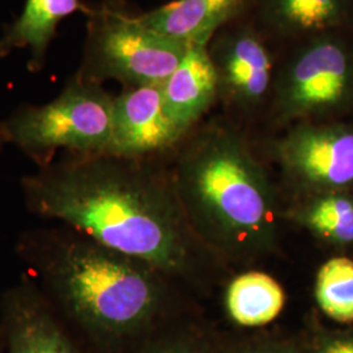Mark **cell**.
<instances>
[{
    "label": "cell",
    "mask_w": 353,
    "mask_h": 353,
    "mask_svg": "<svg viewBox=\"0 0 353 353\" xmlns=\"http://www.w3.org/2000/svg\"><path fill=\"white\" fill-rule=\"evenodd\" d=\"M252 20L279 50L326 33H353V0H256Z\"/></svg>",
    "instance_id": "11"
},
{
    "label": "cell",
    "mask_w": 353,
    "mask_h": 353,
    "mask_svg": "<svg viewBox=\"0 0 353 353\" xmlns=\"http://www.w3.org/2000/svg\"><path fill=\"white\" fill-rule=\"evenodd\" d=\"M32 214L152 265L183 274L190 225L176 190L141 160L109 153L68 154L21 181Z\"/></svg>",
    "instance_id": "1"
},
{
    "label": "cell",
    "mask_w": 353,
    "mask_h": 353,
    "mask_svg": "<svg viewBox=\"0 0 353 353\" xmlns=\"http://www.w3.org/2000/svg\"><path fill=\"white\" fill-rule=\"evenodd\" d=\"M285 303L281 285L270 275L250 271L234 279L227 292V309L232 319L245 327L272 322Z\"/></svg>",
    "instance_id": "15"
},
{
    "label": "cell",
    "mask_w": 353,
    "mask_h": 353,
    "mask_svg": "<svg viewBox=\"0 0 353 353\" xmlns=\"http://www.w3.org/2000/svg\"><path fill=\"white\" fill-rule=\"evenodd\" d=\"M316 300L328 318L341 323L353 322V259L336 256L319 268Z\"/></svg>",
    "instance_id": "17"
},
{
    "label": "cell",
    "mask_w": 353,
    "mask_h": 353,
    "mask_svg": "<svg viewBox=\"0 0 353 353\" xmlns=\"http://www.w3.org/2000/svg\"><path fill=\"white\" fill-rule=\"evenodd\" d=\"M89 8L84 0H26L21 14L0 36V58L17 49H28V70L41 72L62 20L76 12L88 14Z\"/></svg>",
    "instance_id": "14"
},
{
    "label": "cell",
    "mask_w": 353,
    "mask_h": 353,
    "mask_svg": "<svg viewBox=\"0 0 353 353\" xmlns=\"http://www.w3.org/2000/svg\"><path fill=\"white\" fill-rule=\"evenodd\" d=\"M161 89L166 112L176 126L188 132L219 99L217 77L208 43L190 45Z\"/></svg>",
    "instance_id": "13"
},
{
    "label": "cell",
    "mask_w": 353,
    "mask_h": 353,
    "mask_svg": "<svg viewBox=\"0 0 353 353\" xmlns=\"http://www.w3.org/2000/svg\"><path fill=\"white\" fill-rule=\"evenodd\" d=\"M310 353H353V331L323 336Z\"/></svg>",
    "instance_id": "19"
},
{
    "label": "cell",
    "mask_w": 353,
    "mask_h": 353,
    "mask_svg": "<svg viewBox=\"0 0 353 353\" xmlns=\"http://www.w3.org/2000/svg\"><path fill=\"white\" fill-rule=\"evenodd\" d=\"M271 110L281 123L353 113V33L306 38L280 51Z\"/></svg>",
    "instance_id": "6"
},
{
    "label": "cell",
    "mask_w": 353,
    "mask_h": 353,
    "mask_svg": "<svg viewBox=\"0 0 353 353\" xmlns=\"http://www.w3.org/2000/svg\"><path fill=\"white\" fill-rule=\"evenodd\" d=\"M0 353H6V347H4V339H3L1 328H0Z\"/></svg>",
    "instance_id": "22"
},
{
    "label": "cell",
    "mask_w": 353,
    "mask_h": 353,
    "mask_svg": "<svg viewBox=\"0 0 353 353\" xmlns=\"http://www.w3.org/2000/svg\"><path fill=\"white\" fill-rule=\"evenodd\" d=\"M173 188L190 227L219 252L254 258L274 248L275 191L240 132L216 126L199 134L178 160Z\"/></svg>",
    "instance_id": "3"
},
{
    "label": "cell",
    "mask_w": 353,
    "mask_h": 353,
    "mask_svg": "<svg viewBox=\"0 0 353 353\" xmlns=\"http://www.w3.org/2000/svg\"><path fill=\"white\" fill-rule=\"evenodd\" d=\"M71 325L90 341L118 344L145 334L160 314V271L71 228L41 230L21 243Z\"/></svg>",
    "instance_id": "2"
},
{
    "label": "cell",
    "mask_w": 353,
    "mask_h": 353,
    "mask_svg": "<svg viewBox=\"0 0 353 353\" xmlns=\"http://www.w3.org/2000/svg\"><path fill=\"white\" fill-rule=\"evenodd\" d=\"M256 0H172L140 13L156 33L182 45L208 43L214 34L252 14Z\"/></svg>",
    "instance_id": "12"
},
{
    "label": "cell",
    "mask_w": 353,
    "mask_h": 353,
    "mask_svg": "<svg viewBox=\"0 0 353 353\" xmlns=\"http://www.w3.org/2000/svg\"><path fill=\"white\" fill-rule=\"evenodd\" d=\"M87 36L75 76L96 84L115 80L125 88L163 85L189 46L145 26L123 0H100L89 8Z\"/></svg>",
    "instance_id": "5"
},
{
    "label": "cell",
    "mask_w": 353,
    "mask_h": 353,
    "mask_svg": "<svg viewBox=\"0 0 353 353\" xmlns=\"http://www.w3.org/2000/svg\"><path fill=\"white\" fill-rule=\"evenodd\" d=\"M0 328L6 353H83L58 309L26 279L1 296Z\"/></svg>",
    "instance_id": "9"
},
{
    "label": "cell",
    "mask_w": 353,
    "mask_h": 353,
    "mask_svg": "<svg viewBox=\"0 0 353 353\" xmlns=\"http://www.w3.org/2000/svg\"><path fill=\"white\" fill-rule=\"evenodd\" d=\"M293 220L334 246L353 243V196L348 192L312 194L293 210Z\"/></svg>",
    "instance_id": "16"
},
{
    "label": "cell",
    "mask_w": 353,
    "mask_h": 353,
    "mask_svg": "<svg viewBox=\"0 0 353 353\" xmlns=\"http://www.w3.org/2000/svg\"><path fill=\"white\" fill-rule=\"evenodd\" d=\"M285 174L312 194L348 192L353 188V123L303 121L276 141Z\"/></svg>",
    "instance_id": "8"
},
{
    "label": "cell",
    "mask_w": 353,
    "mask_h": 353,
    "mask_svg": "<svg viewBox=\"0 0 353 353\" xmlns=\"http://www.w3.org/2000/svg\"><path fill=\"white\" fill-rule=\"evenodd\" d=\"M219 99L241 112L271 105L280 50L265 37L252 14L220 29L208 42Z\"/></svg>",
    "instance_id": "7"
},
{
    "label": "cell",
    "mask_w": 353,
    "mask_h": 353,
    "mask_svg": "<svg viewBox=\"0 0 353 353\" xmlns=\"http://www.w3.org/2000/svg\"><path fill=\"white\" fill-rule=\"evenodd\" d=\"M135 353H210L205 345L188 335H164L145 341Z\"/></svg>",
    "instance_id": "18"
},
{
    "label": "cell",
    "mask_w": 353,
    "mask_h": 353,
    "mask_svg": "<svg viewBox=\"0 0 353 353\" xmlns=\"http://www.w3.org/2000/svg\"><path fill=\"white\" fill-rule=\"evenodd\" d=\"M114 97L101 84L72 76L63 90L42 105H20L1 119L8 144L38 168L68 154L108 153L113 134Z\"/></svg>",
    "instance_id": "4"
},
{
    "label": "cell",
    "mask_w": 353,
    "mask_h": 353,
    "mask_svg": "<svg viewBox=\"0 0 353 353\" xmlns=\"http://www.w3.org/2000/svg\"><path fill=\"white\" fill-rule=\"evenodd\" d=\"M6 144H8V143H7V139H6L4 130H3V123H1V119H0V152L3 151Z\"/></svg>",
    "instance_id": "21"
},
{
    "label": "cell",
    "mask_w": 353,
    "mask_h": 353,
    "mask_svg": "<svg viewBox=\"0 0 353 353\" xmlns=\"http://www.w3.org/2000/svg\"><path fill=\"white\" fill-rule=\"evenodd\" d=\"M185 134L166 112L161 85L125 88L114 97L109 154L143 160L173 147Z\"/></svg>",
    "instance_id": "10"
},
{
    "label": "cell",
    "mask_w": 353,
    "mask_h": 353,
    "mask_svg": "<svg viewBox=\"0 0 353 353\" xmlns=\"http://www.w3.org/2000/svg\"><path fill=\"white\" fill-rule=\"evenodd\" d=\"M229 353H301L299 347L287 341H267L245 345Z\"/></svg>",
    "instance_id": "20"
}]
</instances>
